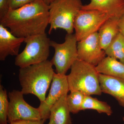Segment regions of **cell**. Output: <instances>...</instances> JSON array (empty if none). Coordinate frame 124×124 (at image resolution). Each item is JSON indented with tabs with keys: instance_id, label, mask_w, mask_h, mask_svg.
Wrapping results in <instances>:
<instances>
[{
	"instance_id": "obj_13",
	"label": "cell",
	"mask_w": 124,
	"mask_h": 124,
	"mask_svg": "<svg viewBox=\"0 0 124 124\" xmlns=\"http://www.w3.org/2000/svg\"><path fill=\"white\" fill-rule=\"evenodd\" d=\"M102 93L111 95L124 108V79L99 74Z\"/></svg>"
},
{
	"instance_id": "obj_18",
	"label": "cell",
	"mask_w": 124,
	"mask_h": 124,
	"mask_svg": "<svg viewBox=\"0 0 124 124\" xmlns=\"http://www.w3.org/2000/svg\"><path fill=\"white\" fill-rule=\"evenodd\" d=\"M92 109L97 111L100 113H103L110 116L113 113L110 105L106 102L92 97L91 95H85L81 108V110Z\"/></svg>"
},
{
	"instance_id": "obj_14",
	"label": "cell",
	"mask_w": 124,
	"mask_h": 124,
	"mask_svg": "<svg viewBox=\"0 0 124 124\" xmlns=\"http://www.w3.org/2000/svg\"><path fill=\"white\" fill-rule=\"evenodd\" d=\"M67 95H63L51 108L49 122L53 124H72L71 112L67 104Z\"/></svg>"
},
{
	"instance_id": "obj_19",
	"label": "cell",
	"mask_w": 124,
	"mask_h": 124,
	"mask_svg": "<svg viewBox=\"0 0 124 124\" xmlns=\"http://www.w3.org/2000/svg\"><path fill=\"white\" fill-rule=\"evenodd\" d=\"M85 95L78 91L70 92L67 96V103L71 113L77 114L81 111Z\"/></svg>"
},
{
	"instance_id": "obj_27",
	"label": "cell",
	"mask_w": 124,
	"mask_h": 124,
	"mask_svg": "<svg viewBox=\"0 0 124 124\" xmlns=\"http://www.w3.org/2000/svg\"><path fill=\"white\" fill-rule=\"evenodd\" d=\"M52 124V123H51V122H49V124Z\"/></svg>"
},
{
	"instance_id": "obj_17",
	"label": "cell",
	"mask_w": 124,
	"mask_h": 124,
	"mask_svg": "<svg viewBox=\"0 0 124 124\" xmlns=\"http://www.w3.org/2000/svg\"><path fill=\"white\" fill-rule=\"evenodd\" d=\"M106 55L124 64V36L119 33L105 50Z\"/></svg>"
},
{
	"instance_id": "obj_8",
	"label": "cell",
	"mask_w": 124,
	"mask_h": 124,
	"mask_svg": "<svg viewBox=\"0 0 124 124\" xmlns=\"http://www.w3.org/2000/svg\"><path fill=\"white\" fill-rule=\"evenodd\" d=\"M21 91L13 90L8 93L9 102L8 122L18 121H33L41 119L38 108H35L24 100Z\"/></svg>"
},
{
	"instance_id": "obj_28",
	"label": "cell",
	"mask_w": 124,
	"mask_h": 124,
	"mask_svg": "<svg viewBox=\"0 0 124 124\" xmlns=\"http://www.w3.org/2000/svg\"><path fill=\"white\" fill-rule=\"evenodd\" d=\"M123 121H124V117H123Z\"/></svg>"
},
{
	"instance_id": "obj_20",
	"label": "cell",
	"mask_w": 124,
	"mask_h": 124,
	"mask_svg": "<svg viewBox=\"0 0 124 124\" xmlns=\"http://www.w3.org/2000/svg\"><path fill=\"white\" fill-rule=\"evenodd\" d=\"M9 102L7 91L0 85V124H8Z\"/></svg>"
},
{
	"instance_id": "obj_9",
	"label": "cell",
	"mask_w": 124,
	"mask_h": 124,
	"mask_svg": "<svg viewBox=\"0 0 124 124\" xmlns=\"http://www.w3.org/2000/svg\"><path fill=\"white\" fill-rule=\"evenodd\" d=\"M69 91L67 75L55 72L48 95L44 101L40 102L38 108L41 119L46 121L49 119L51 108L63 95L68 93Z\"/></svg>"
},
{
	"instance_id": "obj_26",
	"label": "cell",
	"mask_w": 124,
	"mask_h": 124,
	"mask_svg": "<svg viewBox=\"0 0 124 124\" xmlns=\"http://www.w3.org/2000/svg\"><path fill=\"white\" fill-rule=\"evenodd\" d=\"M42 0L44 1L47 4L49 5L50 4H51V2H53L55 0Z\"/></svg>"
},
{
	"instance_id": "obj_2",
	"label": "cell",
	"mask_w": 124,
	"mask_h": 124,
	"mask_svg": "<svg viewBox=\"0 0 124 124\" xmlns=\"http://www.w3.org/2000/svg\"><path fill=\"white\" fill-rule=\"evenodd\" d=\"M50 61L20 68L19 79L23 94L35 95L40 102L45 101L49 86L55 72Z\"/></svg>"
},
{
	"instance_id": "obj_11",
	"label": "cell",
	"mask_w": 124,
	"mask_h": 124,
	"mask_svg": "<svg viewBox=\"0 0 124 124\" xmlns=\"http://www.w3.org/2000/svg\"><path fill=\"white\" fill-rule=\"evenodd\" d=\"M24 39L14 35L7 28L0 24V60L4 61L9 55L17 56Z\"/></svg>"
},
{
	"instance_id": "obj_16",
	"label": "cell",
	"mask_w": 124,
	"mask_h": 124,
	"mask_svg": "<svg viewBox=\"0 0 124 124\" xmlns=\"http://www.w3.org/2000/svg\"><path fill=\"white\" fill-rule=\"evenodd\" d=\"M95 67L99 74L124 79V64L115 58L107 56Z\"/></svg>"
},
{
	"instance_id": "obj_10",
	"label": "cell",
	"mask_w": 124,
	"mask_h": 124,
	"mask_svg": "<svg viewBox=\"0 0 124 124\" xmlns=\"http://www.w3.org/2000/svg\"><path fill=\"white\" fill-rule=\"evenodd\" d=\"M78 59L96 66L106 57L101 48L98 32L78 42Z\"/></svg>"
},
{
	"instance_id": "obj_21",
	"label": "cell",
	"mask_w": 124,
	"mask_h": 124,
	"mask_svg": "<svg viewBox=\"0 0 124 124\" xmlns=\"http://www.w3.org/2000/svg\"><path fill=\"white\" fill-rule=\"evenodd\" d=\"M9 9H16L36 0H8Z\"/></svg>"
},
{
	"instance_id": "obj_15",
	"label": "cell",
	"mask_w": 124,
	"mask_h": 124,
	"mask_svg": "<svg viewBox=\"0 0 124 124\" xmlns=\"http://www.w3.org/2000/svg\"><path fill=\"white\" fill-rule=\"evenodd\" d=\"M119 18L110 17L99 30V37L101 48L105 50L119 33L118 26Z\"/></svg>"
},
{
	"instance_id": "obj_25",
	"label": "cell",
	"mask_w": 124,
	"mask_h": 124,
	"mask_svg": "<svg viewBox=\"0 0 124 124\" xmlns=\"http://www.w3.org/2000/svg\"><path fill=\"white\" fill-rule=\"evenodd\" d=\"M29 122L26 121H18L12 122L10 124H28Z\"/></svg>"
},
{
	"instance_id": "obj_7",
	"label": "cell",
	"mask_w": 124,
	"mask_h": 124,
	"mask_svg": "<svg viewBox=\"0 0 124 124\" xmlns=\"http://www.w3.org/2000/svg\"><path fill=\"white\" fill-rule=\"evenodd\" d=\"M109 18L108 15L101 11L81 9L76 16L73 23L75 34L78 42L98 32Z\"/></svg>"
},
{
	"instance_id": "obj_5",
	"label": "cell",
	"mask_w": 124,
	"mask_h": 124,
	"mask_svg": "<svg viewBox=\"0 0 124 124\" xmlns=\"http://www.w3.org/2000/svg\"><path fill=\"white\" fill-rule=\"evenodd\" d=\"M50 41L46 33L25 38L26 46L16 56V66L21 68L47 60L49 55Z\"/></svg>"
},
{
	"instance_id": "obj_3",
	"label": "cell",
	"mask_w": 124,
	"mask_h": 124,
	"mask_svg": "<svg viewBox=\"0 0 124 124\" xmlns=\"http://www.w3.org/2000/svg\"><path fill=\"white\" fill-rule=\"evenodd\" d=\"M67 75L69 91H78L85 95H101L99 73L95 66L78 59Z\"/></svg>"
},
{
	"instance_id": "obj_12",
	"label": "cell",
	"mask_w": 124,
	"mask_h": 124,
	"mask_svg": "<svg viewBox=\"0 0 124 124\" xmlns=\"http://www.w3.org/2000/svg\"><path fill=\"white\" fill-rule=\"evenodd\" d=\"M82 9L95 10L108 15L110 17L119 18L124 14V0H91Z\"/></svg>"
},
{
	"instance_id": "obj_1",
	"label": "cell",
	"mask_w": 124,
	"mask_h": 124,
	"mask_svg": "<svg viewBox=\"0 0 124 124\" xmlns=\"http://www.w3.org/2000/svg\"><path fill=\"white\" fill-rule=\"evenodd\" d=\"M49 5L42 0H36L16 9H9L0 19V24L10 29L19 37L46 33L49 24Z\"/></svg>"
},
{
	"instance_id": "obj_23",
	"label": "cell",
	"mask_w": 124,
	"mask_h": 124,
	"mask_svg": "<svg viewBox=\"0 0 124 124\" xmlns=\"http://www.w3.org/2000/svg\"><path fill=\"white\" fill-rule=\"evenodd\" d=\"M118 26L120 33L124 36V14L119 18Z\"/></svg>"
},
{
	"instance_id": "obj_6",
	"label": "cell",
	"mask_w": 124,
	"mask_h": 124,
	"mask_svg": "<svg viewBox=\"0 0 124 124\" xmlns=\"http://www.w3.org/2000/svg\"><path fill=\"white\" fill-rule=\"evenodd\" d=\"M77 42L75 34L67 33L64 42L59 44L50 40V46L54 49V54L50 61L55 66L56 73L66 75L67 71L78 59Z\"/></svg>"
},
{
	"instance_id": "obj_24",
	"label": "cell",
	"mask_w": 124,
	"mask_h": 124,
	"mask_svg": "<svg viewBox=\"0 0 124 124\" xmlns=\"http://www.w3.org/2000/svg\"><path fill=\"white\" fill-rule=\"evenodd\" d=\"M45 121V120L42 119L39 120L29 121L28 124H44Z\"/></svg>"
},
{
	"instance_id": "obj_22",
	"label": "cell",
	"mask_w": 124,
	"mask_h": 124,
	"mask_svg": "<svg viewBox=\"0 0 124 124\" xmlns=\"http://www.w3.org/2000/svg\"><path fill=\"white\" fill-rule=\"evenodd\" d=\"M9 10L8 0H0V19L3 17Z\"/></svg>"
},
{
	"instance_id": "obj_4",
	"label": "cell",
	"mask_w": 124,
	"mask_h": 124,
	"mask_svg": "<svg viewBox=\"0 0 124 124\" xmlns=\"http://www.w3.org/2000/svg\"><path fill=\"white\" fill-rule=\"evenodd\" d=\"M49 5V34L57 29L73 33L74 20L83 6L81 0H55Z\"/></svg>"
}]
</instances>
